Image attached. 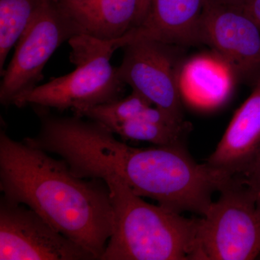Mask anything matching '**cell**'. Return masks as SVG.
<instances>
[{
  "mask_svg": "<svg viewBox=\"0 0 260 260\" xmlns=\"http://www.w3.org/2000/svg\"><path fill=\"white\" fill-rule=\"evenodd\" d=\"M206 164L228 177L247 181L260 172V78Z\"/></svg>",
  "mask_w": 260,
  "mask_h": 260,
  "instance_id": "cell-10",
  "label": "cell"
},
{
  "mask_svg": "<svg viewBox=\"0 0 260 260\" xmlns=\"http://www.w3.org/2000/svg\"><path fill=\"white\" fill-rule=\"evenodd\" d=\"M200 42L213 47L237 74L260 69V28L242 10L220 0H207Z\"/></svg>",
  "mask_w": 260,
  "mask_h": 260,
  "instance_id": "cell-9",
  "label": "cell"
},
{
  "mask_svg": "<svg viewBox=\"0 0 260 260\" xmlns=\"http://www.w3.org/2000/svg\"><path fill=\"white\" fill-rule=\"evenodd\" d=\"M109 130L124 140L147 142L155 146H174L183 145L185 126L152 122L137 116Z\"/></svg>",
  "mask_w": 260,
  "mask_h": 260,
  "instance_id": "cell-15",
  "label": "cell"
},
{
  "mask_svg": "<svg viewBox=\"0 0 260 260\" xmlns=\"http://www.w3.org/2000/svg\"><path fill=\"white\" fill-rule=\"evenodd\" d=\"M78 34L116 40L143 24L150 0H56Z\"/></svg>",
  "mask_w": 260,
  "mask_h": 260,
  "instance_id": "cell-11",
  "label": "cell"
},
{
  "mask_svg": "<svg viewBox=\"0 0 260 260\" xmlns=\"http://www.w3.org/2000/svg\"><path fill=\"white\" fill-rule=\"evenodd\" d=\"M42 0H0V73L12 48L28 28Z\"/></svg>",
  "mask_w": 260,
  "mask_h": 260,
  "instance_id": "cell-14",
  "label": "cell"
},
{
  "mask_svg": "<svg viewBox=\"0 0 260 260\" xmlns=\"http://www.w3.org/2000/svg\"><path fill=\"white\" fill-rule=\"evenodd\" d=\"M0 190L101 260L113 224L109 188L103 179L77 177L63 159L1 130Z\"/></svg>",
  "mask_w": 260,
  "mask_h": 260,
  "instance_id": "cell-2",
  "label": "cell"
},
{
  "mask_svg": "<svg viewBox=\"0 0 260 260\" xmlns=\"http://www.w3.org/2000/svg\"><path fill=\"white\" fill-rule=\"evenodd\" d=\"M68 42L75 69L19 95L13 105L71 110L79 116L87 109L122 98L126 84L110 62L114 53L124 47L122 38L108 41L77 34Z\"/></svg>",
  "mask_w": 260,
  "mask_h": 260,
  "instance_id": "cell-4",
  "label": "cell"
},
{
  "mask_svg": "<svg viewBox=\"0 0 260 260\" xmlns=\"http://www.w3.org/2000/svg\"><path fill=\"white\" fill-rule=\"evenodd\" d=\"M101 179L113 211L112 235L101 260H192L198 218L147 203L116 174Z\"/></svg>",
  "mask_w": 260,
  "mask_h": 260,
  "instance_id": "cell-3",
  "label": "cell"
},
{
  "mask_svg": "<svg viewBox=\"0 0 260 260\" xmlns=\"http://www.w3.org/2000/svg\"><path fill=\"white\" fill-rule=\"evenodd\" d=\"M51 153L83 179L119 176L135 194L177 213L203 216L232 178L191 158L184 145L138 148L119 141L105 126L67 116L56 126Z\"/></svg>",
  "mask_w": 260,
  "mask_h": 260,
  "instance_id": "cell-1",
  "label": "cell"
},
{
  "mask_svg": "<svg viewBox=\"0 0 260 260\" xmlns=\"http://www.w3.org/2000/svg\"><path fill=\"white\" fill-rule=\"evenodd\" d=\"M246 13L260 28V0H220Z\"/></svg>",
  "mask_w": 260,
  "mask_h": 260,
  "instance_id": "cell-16",
  "label": "cell"
},
{
  "mask_svg": "<svg viewBox=\"0 0 260 260\" xmlns=\"http://www.w3.org/2000/svg\"><path fill=\"white\" fill-rule=\"evenodd\" d=\"M257 259H260V254H259V256H258Z\"/></svg>",
  "mask_w": 260,
  "mask_h": 260,
  "instance_id": "cell-18",
  "label": "cell"
},
{
  "mask_svg": "<svg viewBox=\"0 0 260 260\" xmlns=\"http://www.w3.org/2000/svg\"><path fill=\"white\" fill-rule=\"evenodd\" d=\"M249 183L254 188L256 207L260 212V172Z\"/></svg>",
  "mask_w": 260,
  "mask_h": 260,
  "instance_id": "cell-17",
  "label": "cell"
},
{
  "mask_svg": "<svg viewBox=\"0 0 260 260\" xmlns=\"http://www.w3.org/2000/svg\"><path fill=\"white\" fill-rule=\"evenodd\" d=\"M206 2L150 0L143 24L124 36L125 46L138 40L155 41L169 46L200 42V23Z\"/></svg>",
  "mask_w": 260,
  "mask_h": 260,
  "instance_id": "cell-12",
  "label": "cell"
},
{
  "mask_svg": "<svg viewBox=\"0 0 260 260\" xmlns=\"http://www.w3.org/2000/svg\"><path fill=\"white\" fill-rule=\"evenodd\" d=\"M169 45L151 40H138L124 47L117 72L133 91L148 99L176 123L184 125L182 96Z\"/></svg>",
  "mask_w": 260,
  "mask_h": 260,
  "instance_id": "cell-8",
  "label": "cell"
},
{
  "mask_svg": "<svg viewBox=\"0 0 260 260\" xmlns=\"http://www.w3.org/2000/svg\"><path fill=\"white\" fill-rule=\"evenodd\" d=\"M78 34L56 0H42L15 51L0 85L2 105L30 91L43 78V70L57 48Z\"/></svg>",
  "mask_w": 260,
  "mask_h": 260,
  "instance_id": "cell-6",
  "label": "cell"
},
{
  "mask_svg": "<svg viewBox=\"0 0 260 260\" xmlns=\"http://www.w3.org/2000/svg\"><path fill=\"white\" fill-rule=\"evenodd\" d=\"M198 218L192 260H253L260 254V212L254 188L233 179Z\"/></svg>",
  "mask_w": 260,
  "mask_h": 260,
  "instance_id": "cell-5",
  "label": "cell"
},
{
  "mask_svg": "<svg viewBox=\"0 0 260 260\" xmlns=\"http://www.w3.org/2000/svg\"><path fill=\"white\" fill-rule=\"evenodd\" d=\"M28 207L2 197L0 260H95Z\"/></svg>",
  "mask_w": 260,
  "mask_h": 260,
  "instance_id": "cell-7",
  "label": "cell"
},
{
  "mask_svg": "<svg viewBox=\"0 0 260 260\" xmlns=\"http://www.w3.org/2000/svg\"><path fill=\"white\" fill-rule=\"evenodd\" d=\"M235 72L220 56H195L179 73L181 96L203 107L218 105L232 90Z\"/></svg>",
  "mask_w": 260,
  "mask_h": 260,
  "instance_id": "cell-13",
  "label": "cell"
}]
</instances>
